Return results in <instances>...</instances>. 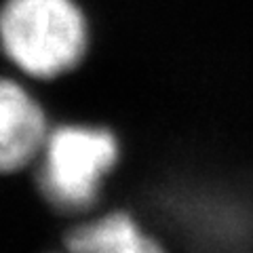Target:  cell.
Segmentation results:
<instances>
[{"label": "cell", "instance_id": "cell-1", "mask_svg": "<svg viewBox=\"0 0 253 253\" xmlns=\"http://www.w3.org/2000/svg\"><path fill=\"white\" fill-rule=\"evenodd\" d=\"M0 44L15 66L36 78L68 72L86 49V21L74 0H6Z\"/></svg>", "mask_w": 253, "mask_h": 253}, {"label": "cell", "instance_id": "cell-3", "mask_svg": "<svg viewBox=\"0 0 253 253\" xmlns=\"http://www.w3.org/2000/svg\"><path fill=\"white\" fill-rule=\"evenodd\" d=\"M41 106L17 83L0 78V173H13L41 156L46 141Z\"/></svg>", "mask_w": 253, "mask_h": 253}, {"label": "cell", "instance_id": "cell-4", "mask_svg": "<svg viewBox=\"0 0 253 253\" xmlns=\"http://www.w3.org/2000/svg\"><path fill=\"white\" fill-rule=\"evenodd\" d=\"M68 253H165L137 221L123 211L81 224L66 236Z\"/></svg>", "mask_w": 253, "mask_h": 253}, {"label": "cell", "instance_id": "cell-2", "mask_svg": "<svg viewBox=\"0 0 253 253\" xmlns=\"http://www.w3.org/2000/svg\"><path fill=\"white\" fill-rule=\"evenodd\" d=\"M118 158L116 137L101 126L63 125L49 131L38 181L55 207L83 211L95 203L106 173Z\"/></svg>", "mask_w": 253, "mask_h": 253}]
</instances>
